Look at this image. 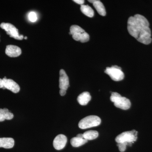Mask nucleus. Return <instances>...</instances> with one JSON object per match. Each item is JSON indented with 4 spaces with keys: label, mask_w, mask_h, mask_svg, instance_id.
<instances>
[{
    "label": "nucleus",
    "mask_w": 152,
    "mask_h": 152,
    "mask_svg": "<svg viewBox=\"0 0 152 152\" xmlns=\"http://www.w3.org/2000/svg\"><path fill=\"white\" fill-rule=\"evenodd\" d=\"M149 25L148 21L145 17L137 14L128 19V31L130 34L138 42L149 45L152 42Z\"/></svg>",
    "instance_id": "nucleus-1"
},
{
    "label": "nucleus",
    "mask_w": 152,
    "mask_h": 152,
    "mask_svg": "<svg viewBox=\"0 0 152 152\" xmlns=\"http://www.w3.org/2000/svg\"><path fill=\"white\" fill-rule=\"evenodd\" d=\"M69 34L72 35L73 39L75 40L80 41L82 43L86 42L89 40L88 34L82 28L77 25H72L70 28Z\"/></svg>",
    "instance_id": "nucleus-2"
},
{
    "label": "nucleus",
    "mask_w": 152,
    "mask_h": 152,
    "mask_svg": "<svg viewBox=\"0 0 152 152\" xmlns=\"http://www.w3.org/2000/svg\"><path fill=\"white\" fill-rule=\"evenodd\" d=\"M110 100L114 103V105L122 110H127L130 108L131 103L129 99L122 96L117 92H112Z\"/></svg>",
    "instance_id": "nucleus-3"
},
{
    "label": "nucleus",
    "mask_w": 152,
    "mask_h": 152,
    "mask_svg": "<svg viewBox=\"0 0 152 152\" xmlns=\"http://www.w3.org/2000/svg\"><path fill=\"white\" fill-rule=\"evenodd\" d=\"M101 120L99 117L95 115H90L85 117L80 121L78 126L80 129H84L96 127L100 124Z\"/></svg>",
    "instance_id": "nucleus-4"
},
{
    "label": "nucleus",
    "mask_w": 152,
    "mask_h": 152,
    "mask_svg": "<svg viewBox=\"0 0 152 152\" xmlns=\"http://www.w3.org/2000/svg\"><path fill=\"white\" fill-rule=\"evenodd\" d=\"M138 132L135 130L124 132L118 135L115 138V141L119 143L126 142L133 143L137 139Z\"/></svg>",
    "instance_id": "nucleus-5"
},
{
    "label": "nucleus",
    "mask_w": 152,
    "mask_h": 152,
    "mask_svg": "<svg viewBox=\"0 0 152 152\" xmlns=\"http://www.w3.org/2000/svg\"><path fill=\"white\" fill-rule=\"evenodd\" d=\"M105 73L108 75L112 80L115 81H120L124 78V74L121 69L118 66H113L111 67L106 68Z\"/></svg>",
    "instance_id": "nucleus-6"
},
{
    "label": "nucleus",
    "mask_w": 152,
    "mask_h": 152,
    "mask_svg": "<svg viewBox=\"0 0 152 152\" xmlns=\"http://www.w3.org/2000/svg\"><path fill=\"white\" fill-rule=\"evenodd\" d=\"M0 27L4 30L7 34L11 37L18 40H22L23 39V36L19 34L18 30L14 25L9 23H3L0 25Z\"/></svg>",
    "instance_id": "nucleus-7"
},
{
    "label": "nucleus",
    "mask_w": 152,
    "mask_h": 152,
    "mask_svg": "<svg viewBox=\"0 0 152 152\" xmlns=\"http://www.w3.org/2000/svg\"><path fill=\"white\" fill-rule=\"evenodd\" d=\"M4 89L10 90L13 93L16 94L20 91V87L18 84L12 79H8L5 77L3 79Z\"/></svg>",
    "instance_id": "nucleus-8"
},
{
    "label": "nucleus",
    "mask_w": 152,
    "mask_h": 152,
    "mask_svg": "<svg viewBox=\"0 0 152 152\" xmlns=\"http://www.w3.org/2000/svg\"><path fill=\"white\" fill-rule=\"evenodd\" d=\"M67 142V138L64 135H58L55 138L53 142L54 148L57 150H61L65 147Z\"/></svg>",
    "instance_id": "nucleus-9"
},
{
    "label": "nucleus",
    "mask_w": 152,
    "mask_h": 152,
    "mask_svg": "<svg viewBox=\"0 0 152 152\" xmlns=\"http://www.w3.org/2000/svg\"><path fill=\"white\" fill-rule=\"evenodd\" d=\"M69 86V79L64 69L60 71L59 88L60 89L66 91Z\"/></svg>",
    "instance_id": "nucleus-10"
},
{
    "label": "nucleus",
    "mask_w": 152,
    "mask_h": 152,
    "mask_svg": "<svg viewBox=\"0 0 152 152\" xmlns=\"http://www.w3.org/2000/svg\"><path fill=\"white\" fill-rule=\"evenodd\" d=\"M5 53L8 56L15 58L21 54V50L19 47L13 45H9L6 47Z\"/></svg>",
    "instance_id": "nucleus-11"
},
{
    "label": "nucleus",
    "mask_w": 152,
    "mask_h": 152,
    "mask_svg": "<svg viewBox=\"0 0 152 152\" xmlns=\"http://www.w3.org/2000/svg\"><path fill=\"white\" fill-rule=\"evenodd\" d=\"M89 2L93 4L95 8L97 11L98 13L101 15L104 16L106 15L105 9L103 3L99 0H89Z\"/></svg>",
    "instance_id": "nucleus-12"
},
{
    "label": "nucleus",
    "mask_w": 152,
    "mask_h": 152,
    "mask_svg": "<svg viewBox=\"0 0 152 152\" xmlns=\"http://www.w3.org/2000/svg\"><path fill=\"white\" fill-rule=\"evenodd\" d=\"M15 141L12 138H0V148L10 149L14 147Z\"/></svg>",
    "instance_id": "nucleus-13"
},
{
    "label": "nucleus",
    "mask_w": 152,
    "mask_h": 152,
    "mask_svg": "<svg viewBox=\"0 0 152 152\" xmlns=\"http://www.w3.org/2000/svg\"><path fill=\"white\" fill-rule=\"evenodd\" d=\"M91 99L90 93L88 92H84L79 95L77 97V101L81 105H87Z\"/></svg>",
    "instance_id": "nucleus-14"
},
{
    "label": "nucleus",
    "mask_w": 152,
    "mask_h": 152,
    "mask_svg": "<svg viewBox=\"0 0 152 152\" xmlns=\"http://www.w3.org/2000/svg\"><path fill=\"white\" fill-rule=\"evenodd\" d=\"M88 141L86 139L80 138L76 137L71 139L70 142L73 147L77 148L84 145Z\"/></svg>",
    "instance_id": "nucleus-15"
},
{
    "label": "nucleus",
    "mask_w": 152,
    "mask_h": 152,
    "mask_svg": "<svg viewBox=\"0 0 152 152\" xmlns=\"http://www.w3.org/2000/svg\"><path fill=\"white\" fill-rule=\"evenodd\" d=\"M80 10L83 13L89 18L94 17V11L91 7L88 5H82L81 6Z\"/></svg>",
    "instance_id": "nucleus-16"
},
{
    "label": "nucleus",
    "mask_w": 152,
    "mask_h": 152,
    "mask_svg": "<svg viewBox=\"0 0 152 152\" xmlns=\"http://www.w3.org/2000/svg\"><path fill=\"white\" fill-rule=\"evenodd\" d=\"M99 133L96 131L90 130L85 132L83 134L84 139L87 140H94L98 137Z\"/></svg>",
    "instance_id": "nucleus-17"
},
{
    "label": "nucleus",
    "mask_w": 152,
    "mask_h": 152,
    "mask_svg": "<svg viewBox=\"0 0 152 152\" xmlns=\"http://www.w3.org/2000/svg\"><path fill=\"white\" fill-rule=\"evenodd\" d=\"M0 114L3 116L5 120H10L13 118L14 115L9 112L7 108L0 109Z\"/></svg>",
    "instance_id": "nucleus-18"
},
{
    "label": "nucleus",
    "mask_w": 152,
    "mask_h": 152,
    "mask_svg": "<svg viewBox=\"0 0 152 152\" xmlns=\"http://www.w3.org/2000/svg\"><path fill=\"white\" fill-rule=\"evenodd\" d=\"M131 143L125 142L119 143L117 144V146L118 147L119 150L121 152H124L126 148L127 145L131 146L132 144Z\"/></svg>",
    "instance_id": "nucleus-19"
},
{
    "label": "nucleus",
    "mask_w": 152,
    "mask_h": 152,
    "mask_svg": "<svg viewBox=\"0 0 152 152\" xmlns=\"http://www.w3.org/2000/svg\"><path fill=\"white\" fill-rule=\"evenodd\" d=\"M28 18L30 21L33 23L37 21V16L35 12H30L28 15Z\"/></svg>",
    "instance_id": "nucleus-20"
},
{
    "label": "nucleus",
    "mask_w": 152,
    "mask_h": 152,
    "mask_svg": "<svg viewBox=\"0 0 152 152\" xmlns=\"http://www.w3.org/2000/svg\"><path fill=\"white\" fill-rule=\"evenodd\" d=\"M73 1L81 5H83L85 3V1L83 0H74Z\"/></svg>",
    "instance_id": "nucleus-21"
},
{
    "label": "nucleus",
    "mask_w": 152,
    "mask_h": 152,
    "mask_svg": "<svg viewBox=\"0 0 152 152\" xmlns=\"http://www.w3.org/2000/svg\"><path fill=\"white\" fill-rule=\"evenodd\" d=\"M66 90L60 89V94L61 95V96H65L66 95Z\"/></svg>",
    "instance_id": "nucleus-22"
},
{
    "label": "nucleus",
    "mask_w": 152,
    "mask_h": 152,
    "mask_svg": "<svg viewBox=\"0 0 152 152\" xmlns=\"http://www.w3.org/2000/svg\"><path fill=\"white\" fill-rule=\"evenodd\" d=\"M0 88H3L4 89H5L4 88L3 79L1 78H0Z\"/></svg>",
    "instance_id": "nucleus-23"
},
{
    "label": "nucleus",
    "mask_w": 152,
    "mask_h": 152,
    "mask_svg": "<svg viewBox=\"0 0 152 152\" xmlns=\"http://www.w3.org/2000/svg\"><path fill=\"white\" fill-rule=\"evenodd\" d=\"M77 137L80 138L84 139L83 134H78L77 135Z\"/></svg>",
    "instance_id": "nucleus-24"
},
{
    "label": "nucleus",
    "mask_w": 152,
    "mask_h": 152,
    "mask_svg": "<svg viewBox=\"0 0 152 152\" xmlns=\"http://www.w3.org/2000/svg\"><path fill=\"white\" fill-rule=\"evenodd\" d=\"M5 119L4 118V117H3V116L0 114V122H2L4 121H5Z\"/></svg>",
    "instance_id": "nucleus-25"
},
{
    "label": "nucleus",
    "mask_w": 152,
    "mask_h": 152,
    "mask_svg": "<svg viewBox=\"0 0 152 152\" xmlns=\"http://www.w3.org/2000/svg\"><path fill=\"white\" fill-rule=\"evenodd\" d=\"M24 39H27V37H25Z\"/></svg>",
    "instance_id": "nucleus-26"
}]
</instances>
